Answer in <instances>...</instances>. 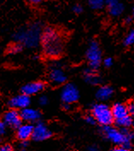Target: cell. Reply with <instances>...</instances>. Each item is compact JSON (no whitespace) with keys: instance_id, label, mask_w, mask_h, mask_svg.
<instances>
[{"instance_id":"1","label":"cell","mask_w":134,"mask_h":151,"mask_svg":"<svg viewBox=\"0 0 134 151\" xmlns=\"http://www.w3.org/2000/svg\"><path fill=\"white\" fill-rule=\"evenodd\" d=\"M45 54L49 57L59 56L63 50V39L59 32L54 28H46L41 37Z\"/></svg>"},{"instance_id":"2","label":"cell","mask_w":134,"mask_h":151,"mask_svg":"<svg viewBox=\"0 0 134 151\" xmlns=\"http://www.w3.org/2000/svg\"><path fill=\"white\" fill-rule=\"evenodd\" d=\"M103 133L111 142L119 146H123L130 150L132 148V140L133 138V132L126 128L118 130L110 126L103 127Z\"/></svg>"},{"instance_id":"3","label":"cell","mask_w":134,"mask_h":151,"mask_svg":"<svg viewBox=\"0 0 134 151\" xmlns=\"http://www.w3.org/2000/svg\"><path fill=\"white\" fill-rule=\"evenodd\" d=\"M41 36V27L39 24H33L27 29L16 32L14 38L16 42L23 44L27 47H35L38 45Z\"/></svg>"},{"instance_id":"4","label":"cell","mask_w":134,"mask_h":151,"mask_svg":"<svg viewBox=\"0 0 134 151\" xmlns=\"http://www.w3.org/2000/svg\"><path fill=\"white\" fill-rule=\"evenodd\" d=\"M92 115L97 122L103 127L110 126L115 120L111 109L108 105L103 104H95L92 107Z\"/></svg>"},{"instance_id":"5","label":"cell","mask_w":134,"mask_h":151,"mask_svg":"<svg viewBox=\"0 0 134 151\" xmlns=\"http://www.w3.org/2000/svg\"><path fill=\"white\" fill-rule=\"evenodd\" d=\"M87 60L89 61L90 68L91 69L96 71L101 64V57H102V52L99 48V45L97 42L92 41L86 51Z\"/></svg>"},{"instance_id":"6","label":"cell","mask_w":134,"mask_h":151,"mask_svg":"<svg viewBox=\"0 0 134 151\" xmlns=\"http://www.w3.org/2000/svg\"><path fill=\"white\" fill-rule=\"evenodd\" d=\"M61 98L65 104H73L79 99V91L74 85L67 84L62 90Z\"/></svg>"},{"instance_id":"7","label":"cell","mask_w":134,"mask_h":151,"mask_svg":"<svg viewBox=\"0 0 134 151\" xmlns=\"http://www.w3.org/2000/svg\"><path fill=\"white\" fill-rule=\"evenodd\" d=\"M3 122L9 127L19 128L22 124V119L21 114L16 109H11L7 111L3 116Z\"/></svg>"},{"instance_id":"8","label":"cell","mask_w":134,"mask_h":151,"mask_svg":"<svg viewBox=\"0 0 134 151\" xmlns=\"http://www.w3.org/2000/svg\"><path fill=\"white\" fill-rule=\"evenodd\" d=\"M52 135L51 131L43 123H38L34 128L32 132V139L35 141H44L50 138Z\"/></svg>"},{"instance_id":"9","label":"cell","mask_w":134,"mask_h":151,"mask_svg":"<svg viewBox=\"0 0 134 151\" xmlns=\"http://www.w3.org/2000/svg\"><path fill=\"white\" fill-rule=\"evenodd\" d=\"M31 103V99L28 96L21 94V95L14 96L13 98H11L9 102V107H11L13 109H21L22 110L28 108V106L30 105Z\"/></svg>"},{"instance_id":"10","label":"cell","mask_w":134,"mask_h":151,"mask_svg":"<svg viewBox=\"0 0 134 151\" xmlns=\"http://www.w3.org/2000/svg\"><path fill=\"white\" fill-rule=\"evenodd\" d=\"M45 88V84L42 82H32L25 85L22 88V92L24 95L30 96L32 95H35L42 91Z\"/></svg>"},{"instance_id":"11","label":"cell","mask_w":134,"mask_h":151,"mask_svg":"<svg viewBox=\"0 0 134 151\" xmlns=\"http://www.w3.org/2000/svg\"><path fill=\"white\" fill-rule=\"evenodd\" d=\"M22 120L27 122H35L40 119L41 114L39 110L31 109V108H26L20 112Z\"/></svg>"},{"instance_id":"12","label":"cell","mask_w":134,"mask_h":151,"mask_svg":"<svg viewBox=\"0 0 134 151\" xmlns=\"http://www.w3.org/2000/svg\"><path fill=\"white\" fill-rule=\"evenodd\" d=\"M50 80L54 85H62L67 80V77L64 72L58 68H54L50 72Z\"/></svg>"},{"instance_id":"13","label":"cell","mask_w":134,"mask_h":151,"mask_svg":"<svg viewBox=\"0 0 134 151\" xmlns=\"http://www.w3.org/2000/svg\"><path fill=\"white\" fill-rule=\"evenodd\" d=\"M33 128L31 124H24L22 125L19 128H17V132H16V136L17 137L22 140V141H27V139H29L32 136L33 132Z\"/></svg>"},{"instance_id":"14","label":"cell","mask_w":134,"mask_h":151,"mask_svg":"<svg viewBox=\"0 0 134 151\" xmlns=\"http://www.w3.org/2000/svg\"><path fill=\"white\" fill-rule=\"evenodd\" d=\"M111 111H112L115 120L122 119V118L129 115L128 108L126 107L125 104H120V103L115 104L113 106V108L111 109Z\"/></svg>"},{"instance_id":"15","label":"cell","mask_w":134,"mask_h":151,"mask_svg":"<svg viewBox=\"0 0 134 151\" xmlns=\"http://www.w3.org/2000/svg\"><path fill=\"white\" fill-rule=\"evenodd\" d=\"M107 4H108L109 12L112 16H120L123 12V10H124V5L121 3H120L119 1L110 0V1L107 2Z\"/></svg>"},{"instance_id":"16","label":"cell","mask_w":134,"mask_h":151,"mask_svg":"<svg viewBox=\"0 0 134 151\" xmlns=\"http://www.w3.org/2000/svg\"><path fill=\"white\" fill-rule=\"evenodd\" d=\"M114 93L113 88L109 86H101L97 91V97L100 101H107L110 98Z\"/></svg>"},{"instance_id":"17","label":"cell","mask_w":134,"mask_h":151,"mask_svg":"<svg viewBox=\"0 0 134 151\" xmlns=\"http://www.w3.org/2000/svg\"><path fill=\"white\" fill-rule=\"evenodd\" d=\"M85 80L91 85H98L101 83V79L100 77L95 73L94 70L92 69H87L85 71L84 73Z\"/></svg>"},{"instance_id":"18","label":"cell","mask_w":134,"mask_h":151,"mask_svg":"<svg viewBox=\"0 0 134 151\" xmlns=\"http://www.w3.org/2000/svg\"><path fill=\"white\" fill-rule=\"evenodd\" d=\"M133 121L134 120L133 119V117L129 114V115L126 116V117H124V118H122V119L115 120V123H116V125L118 126L119 127H120L121 129H122V128H126V129H128L131 126H133Z\"/></svg>"},{"instance_id":"19","label":"cell","mask_w":134,"mask_h":151,"mask_svg":"<svg viewBox=\"0 0 134 151\" xmlns=\"http://www.w3.org/2000/svg\"><path fill=\"white\" fill-rule=\"evenodd\" d=\"M89 4H90L91 8L93 9H100L103 7L104 2L102 0H90Z\"/></svg>"},{"instance_id":"20","label":"cell","mask_w":134,"mask_h":151,"mask_svg":"<svg viewBox=\"0 0 134 151\" xmlns=\"http://www.w3.org/2000/svg\"><path fill=\"white\" fill-rule=\"evenodd\" d=\"M124 44L125 45H132L134 44V30H132L126 35V39L124 40Z\"/></svg>"},{"instance_id":"21","label":"cell","mask_w":134,"mask_h":151,"mask_svg":"<svg viewBox=\"0 0 134 151\" xmlns=\"http://www.w3.org/2000/svg\"><path fill=\"white\" fill-rule=\"evenodd\" d=\"M22 46L20 44H15L9 47V52L10 54H16V53L20 52L22 50Z\"/></svg>"},{"instance_id":"22","label":"cell","mask_w":134,"mask_h":151,"mask_svg":"<svg viewBox=\"0 0 134 151\" xmlns=\"http://www.w3.org/2000/svg\"><path fill=\"white\" fill-rule=\"evenodd\" d=\"M86 121L89 125H94L95 123L97 122L95 118L93 117V115H88V116H86Z\"/></svg>"},{"instance_id":"23","label":"cell","mask_w":134,"mask_h":151,"mask_svg":"<svg viewBox=\"0 0 134 151\" xmlns=\"http://www.w3.org/2000/svg\"><path fill=\"white\" fill-rule=\"evenodd\" d=\"M48 103V98L47 96H40V99H39V104L40 105H42V106H45V105H46Z\"/></svg>"},{"instance_id":"24","label":"cell","mask_w":134,"mask_h":151,"mask_svg":"<svg viewBox=\"0 0 134 151\" xmlns=\"http://www.w3.org/2000/svg\"><path fill=\"white\" fill-rule=\"evenodd\" d=\"M0 151H14V150L9 144H4L0 147Z\"/></svg>"},{"instance_id":"25","label":"cell","mask_w":134,"mask_h":151,"mask_svg":"<svg viewBox=\"0 0 134 151\" xmlns=\"http://www.w3.org/2000/svg\"><path fill=\"white\" fill-rule=\"evenodd\" d=\"M73 12H74V13H76V14H79V13H81V12L83 11V8H82V6H81V5H79V4H76V5H74V6H73Z\"/></svg>"},{"instance_id":"26","label":"cell","mask_w":134,"mask_h":151,"mask_svg":"<svg viewBox=\"0 0 134 151\" xmlns=\"http://www.w3.org/2000/svg\"><path fill=\"white\" fill-rule=\"evenodd\" d=\"M128 112H129V114L134 117V103H131V104L128 105Z\"/></svg>"},{"instance_id":"27","label":"cell","mask_w":134,"mask_h":151,"mask_svg":"<svg viewBox=\"0 0 134 151\" xmlns=\"http://www.w3.org/2000/svg\"><path fill=\"white\" fill-rule=\"evenodd\" d=\"M103 64H104V66L105 67H107V68H110L111 67L112 65H113V60L111 59V58H106L104 61H103Z\"/></svg>"},{"instance_id":"28","label":"cell","mask_w":134,"mask_h":151,"mask_svg":"<svg viewBox=\"0 0 134 151\" xmlns=\"http://www.w3.org/2000/svg\"><path fill=\"white\" fill-rule=\"evenodd\" d=\"M5 127H6V125L3 121L0 120V136L3 135L5 132V129H6Z\"/></svg>"},{"instance_id":"29","label":"cell","mask_w":134,"mask_h":151,"mask_svg":"<svg viewBox=\"0 0 134 151\" xmlns=\"http://www.w3.org/2000/svg\"><path fill=\"white\" fill-rule=\"evenodd\" d=\"M112 151H129V150L123 146H117V147H115Z\"/></svg>"},{"instance_id":"30","label":"cell","mask_w":134,"mask_h":151,"mask_svg":"<svg viewBox=\"0 0 134 151\" xmlns=\"http://www.w3.org/2000/svg\"><path fill=\"white\" fill-rule=\"evenodd\" d=\"M88 150L89 151H99V149H98V147H97V146H96V145H92V146H90V147L88 148Z\"/></svg>"},{"instance_id":"31","label":"cell","mask_w":134,"mask_h":151,"mask_svg":"<svg viewBox=\"0 0 134 151\" xmlns=\"http://www.w3.org/2000/svg\"><path fill=\"white\" fill-rule=\"evenodd\" d=\"M64 109H70V104H64Z\"/></svg>"},{"instance_id":"32","label":"cell","mask_w":134,"mask_h":151,"mask_svg":"<svg viewBox=\"0 0 134 151\" xmlns=\"http://www.w3.org/2000/svg\"><path fill=\"white\" fill-rule=\"evenodd\" d=\"M31 2L32 3V4H39V3H40V0H34V1L32 0V1H31Z\"/></svg>"},{"instance_id":"33","label":"cell","mask_w":134,"mask_h":151,"mask_svg":"<svg viewBox=\"0 0 134 151\" xmlns=\"http://www.w3.org/2000/svg\"><path fill=\"white\" fill-rule=\"evenodd\" d=\"M133 130H134V121H133Z\"/></svg>"},{"instance_id":"34","label":"cell","mask_w":134,"mask_h":151,"mask_svg":"<svg viewBox=\"0 0 134 151\" xmlns=\"http://www.w3.org/2000/svg\"><path fill=\"white\" fill-rule=\"evenodd\" d=\"M133 16H134V8H133Z\"/></svg>"}]
</instances>
